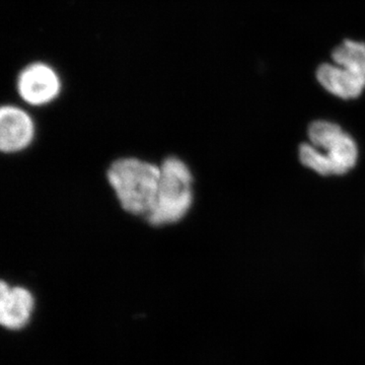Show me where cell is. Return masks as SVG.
I'll return each instance as SVG.
<instances>
[{
	"label": "cell",
	"mask_w": 365,
	"mask_h": 365,
	"mask_svg": "<svg viewBox=\"0 0 365 365\" xmlns=\"http://www.w3.org/2000/svg\"><path fill=\"white\" fill-rule=\"evenodd\" d=\"M122 208L134 215H148L155 204L160 167L136 158L115 160L107 173Z\"/></svg>",
	"instance_id": "6da1fadb"
},
{
	"label": "cell",
	"mask_w": 365,
	"mask_h": 365,
	"mask_svg": "<svg viewBox=\"0 0 365 365\" xmlns=\"http://www.w3.org/2000/svg\"><path fill=\"white\" fill-rule=\"evenodd\" d=\"M193 204V176L188 165L170 157L160 165L155 204L146 218L153 227L174 225L182 220Z\"/></svg>",
	"instance_id": "7a4b0ae2"
},
{
	"label": "cell",
	"mask_w": 365,
	"mask_h": 365,
	"mask_svg": "<svg viewBox=\"0 0 365 365\" xmlns=\"http://www.w3.org/2000/svg\"><path fill=\"white\" fill-rule=\"evenodd\" d=\"M332 60L317 71L319 85L342 100L359 98L365 90V43L345 40L334 49Z\"/></svg>",
	"instance_id": "3957f363"
},
{
	"label": "cell",
	"mask_w": 365,
	"mask_h": 365,
	"mask_svg": "<svg viewBox=\"0 0 365 365\" xmlns=\"http://www.w3.org/2000/svg\"><path fill=\"white\" fill-rule=\"evenodd\" d=\"M309 143L317 150L316 172L321 176H342L359 160L356 141L334 122L319 120L309 125Z\"/></svg>",
	"instance_id": "277c9868"
},
{
	"label": "cell",
	"mask_w": 365,
	"mask_h": 365,
	"mask_svg": "<svg viewBox=\"0 0 365 365\" xmlns=\"http://www.w3.org/2000/svg\"><path fill=\"white\" fill-rule=\"evenodd\" d=\"M61 81L51 66L33 63L21 72L18 78V91L26 104L44 106L58 97Z\"/></svg>",
	"instance_id": "5b68a950"
},
{
	"label": "cell",
	"mask_w": 365,
	"mask_h": 365,
	"mask_svg": "<svg viewBox=\"0 0 365 365\" xmlns=\"http://www.w3.org/2000/svg\"><path fill=\"white\" fill-rule=\"evenodd\" d=\"M35 125L28 113L14 106H4L0 111V148L14 153L33 143Z\"/></svg>",
	"instance_id": "8992f818"
},
{
	"label": "cell",
	"mask_w": 365,
	"mask_h": 365,
	"mask_svg": "<svg viewBox=\"0 0 365 365\" xmlns=\"http://www.w3.org/2000/svg\"><path fill=\"white\" fill-rule=\"evenodd\" d=\"M34 297L24 287H11L2 281L0 285V321L11 330L23 328L31 318Z\"/></svg>",
	"instance_id": "52a82bcc"
}]
</instances>
